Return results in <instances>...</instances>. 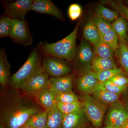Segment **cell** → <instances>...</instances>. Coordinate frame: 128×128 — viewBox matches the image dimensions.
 I'll use <instances>...</instances> for the list:
<instances>
[{
    "instance_id": "obj_1",
    "label": "cell",
    "mask_w": 128,
    "mask_h": 128,
    "mask_svg": "<svg viewBox=\"0 0 128 128\" xmlns=\"http://www.w3.org/2000/svg\"><path fill=\"white\" fill-rule=\"evenodd\" d=\"M11 88L2 92L0 99V124L4 128H20L42 109L28 95Z\"/></svg>"
},
{
    "instance_id": "obj_2",
    "label": "cell",
    "mask_w": 128,
    "mask_h": 128,
    "mask_svg": "<svg viewBox=\"0 0 128 128\" xmlns=\"http://www.w3.org/2000/svg\"><path fill=\"white\" fill-rule=\"evenodd\" d=\"M80 22L69 35L64 39L54 43L46 42L41 44L42 50L50 56L71 61L75 57L76 41Z\"/></svg>"
},
{
    "instance_id": "obj_3",
    "label": "cell",
    "mask_w": 128,
    "mask_h": 128,
    "mask_svg": "<svg viewBox=\"0 0 128 128\" xmlns=\"http://www.w3.org/2000/svg\"><path fill=\"white\" fill-rule=\"evenodd\" d=\"M40 65L39 53L36 50H33L20 68L11 76L9 86L13 89H20L33 74Z\"/></svg>"
},
{
    "instance_id": "obj_4",
    "label": "cell",
    "mask_w": 128,
    "mask_h": 128,
    "mask_svg": "<svg viewBox=\"0 0 128 128\" xmlns=\"http://www.w3.org/2000/svg\"><path fill=\"white\" fill-rule=\"evenodd\" d=\"M81 102L82 109L88 120L96 128L100 127L107 105L96 100L88 93H83Z\"/></svg>"
},
{
    "instance_id": "obj_5",
    "label": "cell",
    "mask_w": 128,
    "mask_h": 128,
    "mask_svg": "<svg viewBox=\"0 0 128 128\" xmlns=\"http://www.w3.org/2000/svg\"><path fill=\"white\" fill-rule=\"evenodd\" d=\"M50 85V78L41 65L31 77L20 88L27 95H33L48 88Z\"/></svg>"
},
{
    "instance_id": "obj_6",
    "label": "cell",
    "mask_w": 128,
    "mask_h": 128,
    "mask_svg": "<svg viewBox=\"0 0 128 128\" xmlns=\"http://www.w3.org/2000/svg\"><path fill=\"white\" fill-rule=\"evenodd\" d=\"M9 37L16 43L27 46L32 44L33 39L26 21L12 18Z\"/></svg>"
},
{
    "instance_id": "obj_7",
    "label": "cell",
    "mask_w": 128,
    "mask_h": 128,
    "mask_svg": "<svg viewBox=\"0 0 128 128\" xmlns=\"http://www.w3.org/2000/svg\"><path fill=\"white\" fill-rule=\"evenodd\" d=\"M42 67L49 76L52 78L67 75L72 71L71 68L64 60L52 56L44 58Z\"/></svg>"
},
{
    "instance_id": "obj_8",
    "label": "cell",
    "mask_w": 128,
    "mask_h": 128,
    "mask_svg": "<svg viewBox=\"0 0 128 128\" xmlns=\"http://www.w3.org/2000/svg\"><path fill=\"white\" fill-rule=\"evenodd\" d=\"M32 0H17L3 4L5 12L13 19L25 20L27 13L31 10Z\"/></svg>"
},
{
    "instance_id": "obj_9",
    "label": "cell",
    "mask_w": 128,
    "mask_h": 128,
    "mask_svg": "<svg viewBox=\"0 0 128 128\" xmlns=\"http://www.w3.org/2000/svg\"><path fill=\"white\" fill-rule=\"evenodd\" d=\"M128 117V112L120 102L112 104L106 118V125L121 127Z\"/></svg>"
},
{
    "instance_id": "obj_10",
    "label": "cell",
    "mask_w": 128,
    "mask_h": 128,
    "mask_svg": "<svg viewBox=\"0 0 128 128\" xmlns=\"http://www.w3.org/2000/svg\"><path fill=\"white\" fill-rule=\"evenodd\" d=\"M88 118L83 109L64 115L62 128H86Z\"/></svg>"
},
{
    "instance_id": "obj_11",
    "label": "cell",
    "mask_w": 128,
    "mask_h": 128,
    "mask_svg": "<svg viewBox=\"0 0 128 128\" xmlns=\"http://www.w3.org/2000/svg\"><path fill=\"white\" fill-rule=\"evenodd\" d=\"M31 10L51 15L60 20L63 18V16L60 10L50 0H34Z\"/></svg>"
},
{
    "instance_id": "obj_12",
    "label": "cell",
    "mask_w": 128,
    "mask_h": 128,
    "mask_svg": "<svg viewBox=\"0 0 128 128\" xmlns=\"http://www.w3.org/2000/svg\"><path fill=\"white\" fill-rule=\"evenodd\" d=\"M96 73L92 70L88 71L82 76L77 82L78 90L83 93L90 94L99 83Z\"/></svg>"
},
{
    "instance_id": "obj_13",
    "label": "cell",
    "mask_w": 128,
    "mask_h": 128,
    "mask_svg": "<svg viewBox=\"0 0 128 128\" xmlns=\"http://www.w3.org/2000/svg\"><path fill=\"white\" fill-rule=\"evenodd\" d=\"M73 86V78L67 75L57 78L51 77L48 89L56 93H62L72 91Z\"/></svg>"
},
{
    "instance_id": "obj_14",
    "label": "cell",
    "mask_w": 128,
    "mask_h": 128,
    "mask_svg": "<svg viewBox=\"0 0 128 128\" xmlns=\"http://www.w3.org/2000/svg\"><path fill=\"white\" fill-rule=\"evenodd\" d=\"M95 56L94 48L88 41L82 40L76 50L75 57L80 64L86 65L91 63Z\"/></svg>"
},
{
    "instance_id": "obj_15",
    "label": "cell",
    "mask_w": 128,
    "mask_h": 128,
    "mask_svg": "<svg viewBox=\"0 0 128 128\" xmlns=\"http://www.w3.org/2000/svg\"><path fill=\"white\" fill-rule=\"evenodd\" d=\"M56 94L57 93L47 88L39 92L34 96L36 102L43 108L44 110H48L56 106Z\"/></svg>"
},
{
    "instance_id": "obj_16",
    "label": "cell",
    "mask_w": 128,
    "mask_h": 128,
    "mask_svg": "<svg viewBox=\"0 0 128 128\" xmlns=\"http://www.w3.org/2000/svg\"><path fill=\"white\" fill-rule=\"evenodd\" d=\"M90 94L96 100L106 105L118 102L120 96L107 90L100 82Z\"/></svg>"
},
{
    "instance_id": "obj_17",
    "label": "cell",
    "mask_w": 128,
    "mask_h": 128,
    "mask_svg": "<svg viewBox=\"0 0 128 128\" xmlns=\"http://www.w3.org/2000/svg\"><path fill=\"white\" fill-rule=\"evenodd\" d=\"M10 66L4 49L0 50V84L3 89H6L9 86L10 77Z\"/></svg>"
},
{
    "instance_id": "obj_18",
    "label": "cell",
    "mask_w": 128,
    "mask_h": 128,
    "mask_svg": "<svg viewBox=\"0 0 128 128\" xmlns=\"http://www.w3.org/2000/svg\"><path fill=\"white\" fill-rule=\"evenodd\" d=\"M83 37L93 46L101 39V37L92 18L89 20L84 27Z\"/></svg>"
},
{
    "instance_id": "obj_19",
    "label": "cell",
    "mask_w": 128,
    "mask_h": 128,
    "mask_svg": "<svg viewBox=\"0 0 128 128\" xmlns=\"http://www.w3.org/2000/svg\"><path fill=\"white\" fill-rule=\"evenodd\" d=\"M90 64L92 70L96 73L117 68L113 58H105L96 55Z\"/></svg>"
},
{
    "instance_id": "obj_20",
    "label": "cell",
    "mask_w": 128,
    "mask_h": 128,
    "mask_svg": "<svg viewBox=\"0 0 128 128\" xmlns=\"http://www.w3.org/2000/svg\"><path fill=\"white\" fill-rule=\"evenodd\" d=\"M113 28L119 40L123 41L128 44V21L122 16L118 17L112 24Z\"/></svg>"
},
{
    "instance_id": "obj_21",
    "label": "cell",
    "mask_w": 128,
    "mask_h": 128,
    "mask_svg": "<svg viewBox=\"0 0 128 128\" xmlns=\"http://www.w3.org/2000/svg\"><path fill=\"white\" fill-rule=\"evenodd\" d=\"M48 111V121L45 128H62L64 114L56 106Z\"/></svg>"
},
{
    "instance_id": "obj_22",
    "label": "cell",
    "mask_w": 128,
    "mask_h": 128,
    "mask_svg": "<svg viewBox=\"0 0 128 128\" xmlns=\"http://www.w3.org/2000/svg\"><path fill=\"white\" fill-rule=\"evenodd\" d=\"M48 111L43 110L32 116L24 126L34 128H45L48 118Z\"/></svg>"
},
{
    "instance_id": "obj_23",
    "label": "cell",
    "mask_w": 128,
    "mask_h": 128,
    "mask_svg": "<svg viewBox=\"0 0 128 128\" xmlns=\"http://www.w3.org/2000/svg\"><path fill=\"white\" fill-rule=\"evenodd\" d=\"M121 66L128 75V45L126 43L119 40L118 49L114 52Z\"/></svg>"
},
{
    "instance_id": "obj_24",
    "label": "cell",
    "mask_w": 128,
    "mask_h": 128,
    "mask_svg": "<svg viewBox=\"0 0 128 128\" xmlns=\"http://www.w3.org/2000/svg\"><path fill=\"white\" fill-rule=\"evenodd\" d=\"M93 48L95 55L105 58H113L114 51L102 38Z\"/></svg>"
},
{
    "instance_id": "obj_25",
    "label": "cell",
    "mask_w": 128,
    "mask_h": 128,
    "mask_svg": "<svg viewBox=\"0 0 128 128\" xmlns=\"http://www.w3.org/2000/svg\"><path fill=\"white\" fill-rule=\"evenodd\" d=\"M102 38L112 28V24L96 14L92 18Z\"/></svg>"
},
{
    "instance_id": "obj_26",
    "label": "cell",
    "mask_w": 128,
    "mask_h": 128,
    "mask_svg": "<svg viewBox=\"0 0 128 128\" xmlns=\"http://www.w3.org/2000/svg\"><path fill=\"white\" fill-rule=\"evenodd\" d=\"M96 14L110 23L114 22L119 16V14L117 12L110 10L102 5H100L98 7Z\"/></svg>"
},
{
    "instance_id": "obj_27",
    "label": "cell",
    "mask_w": 128,
    "mask_h": 128,
    "mask_svg": "<svg viewBox=\"0 0 128 128\" xmlns=\"http://www.w3.org/2000/svg\"><path fill=\"white\" fill-rule=\"evenodd\" d=\"M56 107L64 115L70 114L82 108L81 101L71 104L56 103Z\"/></svg>"
},
{
    "instance_id": "obj_28",
    "label": "cell",
    "mask_w": 128,
    "mask_h": 128,
    "mask_svg": "<svg viewBox=\"0 0 128 128\" xmlns=\"http://www.w3.org/2000/svg\"><path fill=\"white\" fill-rule=\"evenodd\" d=\"M102 38L114 52L118 49L119 46V39L112 28Z\"/></svg>"
},
{
    "instance_id": "obj_29",
    "label": "cell",
    "mask_w": 128,
    "mask_h": 128,
    "mask_svg": "<svg viewBox=\"0 0 128 128\" xmlns=\"http://www.w3.org/2000/svg\"><path fill=\"white\" fill-rule=\"evenodd\" d=\"M12 18L8 16H2L0 19V37L9 36L12 25Z\"/></svg>"
},
{
    "instance_id": "obj_30",
    "label": "cell",
    "mask_w": 128,
    "mask_h": 128,
    "mask_svg": "<svg viewBox=\"0 0 128 128\" xmlns=\"http://www.w3.org/2000/svg\"><path fill=\"white\" fill-rule=\"evenodd\" d=\"M57 103L71 104L79 102L78 96L72 92L57 93L56 96Z\"/></svg>"
},
{
    "instance_id": "obj_31",
    "label": "cell",
    "mask_w": 128,
    "mask_h": 128,
    "mask_svg": "<svg viewBox=\"0 0 128 128\" xmlns=\"http://www.w3.org/2000/svg\"><path fill=\"white\" fill-rule=\"evenodd\" d=\"M122 73V69L120 68L109 69L104 71L96 73V77L100 82H103L108 80L114 76Z\"/></svg>"
},
{
    "instance_id": "obj_32",
    "label": "cell",
    "mask_w": 128,
    "mask_h": 128,
    "mask_svg": "<svg viewBox=\"0 0 128 128\" xmlns=\"http://www.w3.org/2000/svg\"><path fill=\"white\" fill-rule=\"evenodd\" d=\"M105 2L111 6L115 11L128 21V7L124 4L122 2H116L114 1L109 0Z\"/></svg>"
},
{
    "instance_id": "obj_33",
    "label": "cell",
    "mask_w": 128,
    "mask_h": 128,
    "mask_svg": "<svg viewBox=\"0 0 128 128\" xmlns=\"http://www.w3.org/2000/svg\"><path fill=\"white\" fill-rule=\"evenodd\" d=\"M100 83L102 86L107 90L119 96H120L128 87V86H118L108 80Z\"/></svg>"
},
{
    "instance_id": "obj_34",
    "label": "cell",
    "mask_w": 128,
    "mask_h": 128,
    "mask_svg": "<svg viewBox=\"0 0 128 128\" xmlns=\"http://www.w3.org/2000/svg\"><path fill=\"white\" fill-rule=\"evenodd\" d=\"M82 12V9L80 5L73 4L69 6L68 14L72 20L74 21L80 17Z\"/></svg>"
},
{
    "instance_id": "obj_35",
    "label": "cell",
    "mask_w": 128,
    "mask_h": 128,
    "mask_svg": "<svg viewBox=\"0 0 128 128\" xmlns=\"http://www.w3.org/2000/svg\"><path fill=\"white\" fill-rule=\"evenodd\" d=\"M108 80L118 86H128V77L122 73L114 76Z\"/></svg>"
},
{
    "instance_id": "obj_36",
    "label": "cell",
    "mask_w": 128,
    "mask_h": 128,
    "mask_svg": "<svg viewBox=\"0 0 128 128\" xmlns=\"http://www.w3.org/2000/svg\"><path fill=\"white\" fill-rule=\"evenodd\" d=\"M121 128H128V117L122 126H121Z\"/></svg>"
},
{
    "instance_id": "obj_37",
    "label": "cell",
    "mask_w": 128,
    "mask_h": 128,
    "mask_svg": "<svg viewBox=\"0 0 128 128\" xmlns=\"http://www.w3.org/2000/svg\"><path fill=\"white\" fill-rule=\"evenodd\" d=\"M104 128H121V127H117L115 126L106 125Z\"/></svg>"
},
{
    "instance_id": "obj_38",
    "label": "cell",
    "mask_w": 128,
    "mask_h": 128,
    "mask_svg": "<svg viewBox=\"0 0 128 128\" xmlns=\"http://www.w3.org/2000/svg\"><path fill=\"white\" fill-rule=\"evenodd\" d=\"M32 128V127H29V126H22V127H21V128Z\"/></svg>"
},
{
    "instance_id": "obj_39",
    "label": "cell",
    "mask_w": 128,
    "mask_h": 128,
    "mask_svg": "<svg viewBox=\"0 0 128 128\" xmlns=\"http://www.w3.org/2000/svg\"><path fill=\"white\" fill-rule=\"evenodd\" d=\"M0 128H4L2 124H0Z\"/></svg>"
},
{
    "instance_id": "obj_40",
    "label": "cell",
    "mask_w": 128,
    "mask_h": 128,
    "mask_svg": "<svg viewBox=\"0 0 128 128\" xmlns=\"http://www.w3.org/2000/svg\"><path fill=\"white\" fill-rule=\"evenodd\" d=\"M127 1V2H128V0H127V1Z\"/></svg>"
},
{
    "instance_id": "obj_41",
    "label": "cell",
    "mask_w": 128,
    "mask_h": 128,
    "mask_svg": "<svg viewBox=\"0 0 128 128\" xmlns=\"http://www.w3.org/2000/svg\"></svg>"
}]
</instances>
